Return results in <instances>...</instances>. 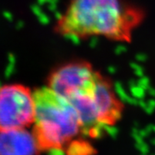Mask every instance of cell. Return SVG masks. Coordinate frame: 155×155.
Instances as JSON below:
<instances>
[{"mask_svg": "<svg viewBox=\"0 0 155 155\" xmlns=\"http://www.w3.org/2000/svg\"><path fill=\"white\" fill-rule=\"evenodd\" d=\"M34 97L32 133L41 151L69 148L84 136L77 112L67 99L47 85L35 90Z\"/></svg>", "mask_w": 155, "mask_h": 155, "instance_id": "obj_3", "label": "cell"}, {"mask_svg": "<svg viewBox=\"0 0 155 155\" xmlns=\"http://www.w3.org/2000/svg\"><path fill=\"white\" fill-rule=\"evenodd\" d=\"M144 19V11L128 0H69L56 21L54 31L74 40L101 37L131 42Z\"/></svg>", "mask_w": 155, "mask_h": 155, "instance_id": "obj_1", "label": "cell"}, {"mask_svg": "<svg viewBox=\"0 0 155 155\" xmlns=\"http://www.w3.org/2000/svg\"><path fill=\"white\" fill-rule=\"evenodd\" d=\"M35 117L34 91L22 84L0 87V132L27 128Z\"/></svg>", "mask_w": 155, "mask_h": 155, "instance_id": "obj_4", "label": "cell"}, {"mask_svg": "<svg viewBox=\"0 0 155 155\" xmlns=\"http://www.w3.org/2000/svg\"><path fill=\"white\" fill-rule=\"evenodd\" d=\"M77 112L84 136L97 138L116 126L124 103L110 78L93 66L64 97Z\"/></svg>", "mask_w": 155, "mask_h": 155, "instance_id": "obj_2", "label": "cell"}, {"mask_svg": "<svg viewBox=\"0 0 155 155\" xmlns=\"http://www.w3.org/2000/svg\"><path fill=\"white\" fill-rule=\"evenodd\" d=\"M41 151L27 128L0 132V155H35Z\"/></svg>", "mask_w": 155, "mask_h": 155, "instance_id": "obj_5", "label": "cell"}]
</instances>
